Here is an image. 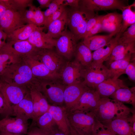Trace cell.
Masks as SVG:
<instances>
[{"mask_svg":"<svg viewBox=\"0 0 135 135\" xmlns=\"http://www.w3.org/2000/svg\"><path fill=\"white\" fill-rule=\"evenodd\" d=\"M38 26L33 24H28L14 30L8 36V40H28L32 32Z\"/></svg>","mask_w":135,"mask_h":135,"instance_id":"cell-30","label":"cell"},{"mask_svg":"<svg viewBox=\"0 0 135 135\" xmlns=\"http://www.w3.org/2000/svg\"><path fill=\"white\" fill-rule=\"evenodd\" d=\"M126 0H80V7L87 11H95L118 9L122 10L126 4Z\"/></svg>","mask_w":135,"mask_h":135,"instance_id":"cell-10","label":"cell"},{"mask_svg":"<svg viewBox=\"0 0 135 135\" xmlns=\"http://www.w3.org/2000/svg\"><path fill=\"white\" fill-rule=\"evenodd\" d=\"M77 40L70 31L66 30L56 39L57 52L63 58L70 60L74 55Z\"/></svg>","mask_w":135,"mask_h":135,"instance_id":"cell-14","label":"cell"},{"mask_svg":"<svg viewBox=\"0 0 135 135\" xmlns=\"http://www.w3.org/2000/svg\"><path fill=\"white\" fill-rule=\"evenodd\" d=\"M101 98L96 89L88 88L82 95L76 107L70 111L93 112L97 108Z\"/></svg>","mask_w":135,"mask_h":135,"instance_id":"cell-15","label":"cell"},{"mask_svg":"<svg viewBox=\"0 0 135 135\" xmlns=\"http://www.w3.org/2000/svg\"><path fill=\"white\" fill-rule=\"evenodd\" d=\"M91 135H116L106 126L97 120Z\"/></svg>","mask_w":135,"mask_h":135,"instance_id":"cell-36","label":"cell"},{"mask_svg":"<svg viewBox=\"0 0 135 135\" xmlns=\"http://www.w3.org/2000/svg\"><path fill=\"white\" fill-rule=\"evenodd\" d=\"M34 55L52 72L60 76V72L66 62L57 52L52 49L39 48Z\"/></svg>","mask_w":135,"mask_h":135,"instance_id":"cell-9","label":"cell"},{"mask_svg":"<svg viewBox=\"0 0 135 135\" xmlns=\"http://www.w3.org/2000/svg\"><path fill=\"white\" fill-rule=\"evenodd\" d=\"M10 116H15L27 121L30 119L32 120L33 106L30 91L18 104L12 108Z\"/></svg>","mask_w":135,"mask_h":135,"instance_id":"cell-19","label":"cell"},{"mask_svg":"<svg viewBox=\"0 0 135 135\" xmlns=\"http://www.w3.org/2000/svg\"><path fill=\"white\" fill-rule=\"evenodd\" d=\"M94 16V12L80 7L78 8H72L68 11L67 24L77 41L84 38L88 21Z\"/></svg>","mask_w":135,"mask_h":135,"instance_id":"cell-5","label":"cell"},{"mask_svg":"<svg viewBox=\"0 0 135 135\" xmlns=\"http://www.w3.org/2000/svg\"><path fill=\"white\" fill-rule=\"evenodd\" d=\"M82 77V82L87 87L95 89L100 84L112 77L109 69L103 63L92 62L88 66L83 68Z\"/></svg>","mask_w":135,"mask_h":135,"instance_id":"cell-6","label":"cell"},{"mask_svg":"<svg viewBox=\"0 0 135 135\" xmlns=\"http://www.w3.org/2000/svg\"><path fill=\"white\" fill-rule=\"evenodd\" d=\"M135 23L129 27L127 30L121 34L118 44H129L135 42Z\"/></svg>","mask_w":135,"mask_h":135,"instance_id":"cell-34","label":"cell"},{"mask_svg":"<svg viewBox=\"0 0 135 135\" xmlns=\"http://www.w3.org/2000/svg\"><path fill=\"white\" fill-rule=\"evenodd\" d=\"M27 40H8L0 50V52L22 57L35 54L38 49Z\"/></svg>","mask_w":135,"mask_h":135,"instance_id":"cell-11","label":"cell"},{"mask_svg":"<svg viewBox=\"0 0 135 135\" xmlns=\"http://www.w3.org/2000/svg\"><path fill=\"white\" fill-rule=\"evenodd\" d=\"M88 88L80 81L66 86L64 97L66 111H70L76 107L82 95Z\"/></svg>","mask_w":135,"mask_h":135,"instance_id":"cell-13","label":"cell"},{"mask_svg":"<svg viewBox=\"0 0 135 135\" xmlns=\"http://www.w3.org/2000/svg\"><path fill=\"white\" fill-rule=\"evenodd\" d=\"M125 74L127 75L130 80L134 82L135 81V61H130L126 69Z\"/></svg>","mask_w":135,"mask_h":135,"instance_id":"cell-43","label":"cell"},{"mask_svg":"<svg viewBox=\"0 0 135 135\" xmlns=\"http://www.w3.org/2000/svg\"><path fill=\"white\" fill-rule=\"evenodd\" d=\"M68 11L66 9L59 18L49 24L46 33L49 36L54 39L58 38L67 30Z\"/></svg>","mask_w":135,"mask_h":135,"instance_id":"cell-23","label":"cell"},{"mask_svg":"<svg viewBox=\"0 0 135 135\" xmlns=\"http://www.w3.org/2000/svg\"><path fill=\"white\" fill-rule=\"evenodd\" d=\"M135 2L132 4L127 5L124 7L122 10V25L119 32L120 34L125 31L127 28L135 23Z\"/></svg>","mask_w":135,"mask_h":135,"instance_id":"cell-32","label":"cell"},{"mask_svg":"<svg viewBox=\"0 0 135 135\" xmlns=\"http://www.w3.org/2000/svg\"><path fill=\"white\" fill-rule=\"evenodd\" d=\"M0 135H8L7 133L6 132H0Z\"/></svg>","mask_w":135,"mask_h":135,"instance_id":"cell-55","label":"cell"},{"mask_svg":"<svg viewBox=\"0 0 135 135\" xmlns=\"http://www.w3.org/2000/svg\"><path fill=\"white\" fill-rule=\"evenodd\" d=\"M70 124L81 135H91L97 120L92 112L67 111Z\"/></svg>","mask_w":135,"mask_h":135,"instance_id":"cell-4","label":"cell"},{"mask_svg":"<svg viewBox=\"0 0 135 135\" xmlns=\"http://www.w3.org/2000/svg\"><path fill=\"white\" fill-rule=\"evenodd\" d=\"M134 43H135V42L129 44L118 43L117 45L113 49L112 54L108 60L122 53L126 50Z\"/></svg>","mask_w":135,"mask_h":135,"instance_id":"cell-38","label":"cell"},{"mask_svg":"<svg viewBox=\"0 0 135 135\" xmlns=\"http://www.w3.org/2000/svg\"><path fill=\"white\" fill-rule=\"evenodd\" d=\"M0 81H1V80H0Z\"/></svg>","mask_w":135,"mask_h":135,"instance_id":"cell-56","label":"cell"},{"mask_svg":"<svg viewBox=\"0 0 135 135\" xmlns=\"http://www.w3.org/2000/svg\"><path fill=\"white\" fill-rule=\"evenodd\" d=\"M9 8L6 0H0V17Z\"/></svg>","mask_w":135,"mask_h":135,"instance_id":"cell-49","label":"cell"},{"mask_svg":"<svg viewBox=\"0 0 135 135\" xmlns=\"http://www.w3.org/2000/svg\"><path fill=\"white\" fill-rule=\"evenodd\" d=\"M25 11L9 8L0 16V28L7 36L14 30L27 24L24 18Z\"/></svg>","mask_w":135,"mask_h":135,"instance_id":"cell-8","label":"cell"},{"mask_svg":"<svg viewBox=\"0 0 135 135\" xmlns=\"http://www.w3.org/2000/svg\"><path fill=\"white\" fill-rule=\"evenodd\" d=\"M116 34L112 33L106 35H94L84 38L82 42L91 51H94L106 44Z\"/></svg>","mask_w":135,"mask_h":135,"instance_id":"cell-26","label":"cell"},{"mask_svg":"<svg viewBox=\"0 0 135 135\" xmlns=\"http://www.w3.org/2000/svg\"><path fill=\"white\" fill-rule=\"evenodd\" d=\"M4 105V101L3 96L0 92V114L2 112Z\"/></svg>","mask_w":135,"mask_h":135,"instance_id":"cell-53","label":"cell"},{"mask_svg":"<svg viewBox=\"0 0 135 135\" xmlns=\"http://www.w3.org/2000/svg\"><path fill=\"white\" fill-rule=\"evenodd\" d=\"M112 99L123 104L126 103L135 105V87L122 88L117 90L110 97Z\"/></svg>","mask_w":135,"mask_h":135,"instance_id":"cell-28","label":"cell"},{"mask_svg":"<svg viewBox=\"0 0 135 135\" xmlns=\"http://www.w3.org/2000/svg\"><path fill=\"white\" fill-rule=\"evenodd\" d=\"M48 111L52 115L58 129L66 135H70L69 123L65 107L50 104Z\"/></svg>","mask_w":135,"mask_h":135,"instance_id":"cell-20","label":"cell"},{"mask_svg":"<svg viewBox=\"0 0 135 135\" xmlns=\"http://www.w3.org/2000/svg\"><path fill=\"white\" fill-rule=\"evenodd\" d=\"M30 126H36L49 133L58 127L52 115L48 111L32 122Z\"/></svg>","mask_w":135,"mask_h":135,"instance_id":"cell-29","label":"cell"},{"mask_svg":"<svg viewBox=\"0 0 135 135\" xmlns=\"http://www.w3.org/2000/svg\"><path fill=\"white\" fill-rule=\"evenodd\" d=\"M79 0H64L63 5L65 6H69L73 8H78L80 7Z\"/></svg>","mask_w":135,"mask_h":135,"instance_id":"cell-46","label":"cell"},{"mask_svg":"<svg viewBox=\"0 0 135 135\" xmlns=\"http://www.w3.org/2000/svg\"><path fill=\"white\" fill-rule=\"evenodd\" d=\"M101 16V15H96L88 20L87 22L86 33L84 37L94 26Z\"/></svg>","mask_w":135,"mask_h":135,"instance_id":"cell-44","label":"cell"},{"mask_svg":"<svg viewBox=\"0 0 135 135\" xmlns=\"http://www.w3.org/2000/svg\"><path fill=\"white\" fill-rule=\"evenodd\" d=\"M22 58L29 66L34 76L38 79L41 80H54L60 78V76L52 72L34 54Z\"/></svg>","mask_w":135,"mask_h":135,"instance_id":"cell-12","label":"cell"},{"mask_svg":"<svg viewBox=\"0 0 135 135\" xmlns=\"http://www.w3.org/2000/svg\"><path fill=\"white\" fill-rule=\"evenodd\" d=\"M126 87L122 80L110 77L99 84L95 89L101 98H109L119 89Z\"/></svg>","mask_w":135,"mask_h":135,"instance_id":"cell-21","label":"cell"},{"mask_svg":"<svg viewBox=\"0 0 135 135\" xmlns=\"http://www.w3.org/2000/svg\"><path fill=\"white\" fill-rule=\"evenodd\" d=\"M128 121L135 132V114L134 112H132V114L127 118Z\"/></svg>","mask_w":135,"mask_h":135,"instance_id":"cell-48","label":"cell"},{"mask_svg":"<svg viewBox=\"0 0 135 135\" xmlns=\"http://www.w3.org/2000/svg\"><path fill=\"white\" fill-rule=\"evenodd\" d=\"M44 27L38 26L32 32L27 40L34 47L39 49H52L55 47L56 39L45 33Z\"/></svg>","mask_w":135,"mask_h":135,"instance_id":"cell-18","label":"cell"},{"mask_svg":"<svg viewBox=\"0 0 135 135\" xmlns=\"http://www.w3.org/2000/svg\"><path fill=\"white\" fill-rule=\"evenodd\" d=\"M64 0H52L48 8L43 12L46 20L52 14L56 11L60 6L62 5Z\"/></svg>","mask_w":135,"mask_h":135,"instance_id":"cell-37","label":"cell"},{"mask_svg":"<svg viewBox=\"0 0 135 135\" xmlns=\"http://www.w3.org/2000/svg\"><path fill=\"white\" fill-rule=\"evenodd\" d=\"M28 121L15 117H5L0 120V132L15 134H26Z\"/></svg>","mask_w":135,"mask_h":135,"instance_id":"cell-16","label":"cell"},{"mask_svg":"<svg viewBox=\"0 0 135 135\" xmlns=\"http://www.w3.org/2000/svg\"><path fill=\"white\" fill-rule=\"evenodd\" d=\"M1 80L11 85L39 90L41 80L34 76L27 63L21 59L7 68L0 76Z\"/></svg>","mask_w":135,"mask_h":135,"instance_id":"cell-1","label":"cell"},{"mask_svg":"<svg viewBox=\"0 0 135 135\" xmlns=\"http://www.w3.org/2000/svg\"><path fill=\"white\" fill-rule=\"evenodd\" d=\"M7 35L0 28V50L6 43Z\"/></svg>","mask_w":135,"mask_h":135,"instance_id":"cell-47","label":"cell"},{"mask_svg":"<svg viewBox=\"0 0 135 135\" xmlns=\"http://www.w3.org/2000/svg\"><path fill=\"white\" fill-rule=\"evenodd\" d=\"M50 135H66L63 132L59 129L58 127L50 132Z\"/></svg>","mask_w":135,"mask_h":135,"instance_id":"cell-51","label":"cell"},{"mask_svg":"<svg viewBox=\"0 0 135 135\" xmlns=\"http://www.w3.org/2000/svg\"><path fill=\"white\" fill-rule=\"evenodd\" d=\"M42 130L35 126H30L27 135H41Z\"/></svg>","mask_w":135,"mask_h":135,"instance_id":"cell-45","label":"cell"},{"mask_svg":"<svg viewBox=\"0 0 135 135\" xmlns=\"http://www.w3.org/2000/svg\"><path fill=\"white\" fill-rule=\"evenodd\" d=\"M104 16V15H101V17L96 24L85 36L84 38L94 35L102 31V22Z\"/></svg>","mask_w":135,"mask_h":135,"instance_id":"cell-42","label":"cell"},{"mask_svg":"<svg viewBox=\"0 0 135 135\" xmlns=\"http://www.w3.org/2000/svg\"><path fill=\"white\" fill-rule=\"evenodd\" d=\"M69 128L70 135H81L73 128L69 123Z\"/></svg>","mask_w":135,"mask_h":135,"instance_id":"cell-52","label":"cell"},{"mask_svg":"<svg viewBox=\"0 0 135 135\" xmlns=\"http://www.w3.org/2000/svg\"><path fill=\"white\" fill-rule=\"evenodd\" d=\"M7 133L8 135H24V134H15L8 133Z\"/></svg>","mask_w":135,"mask_h":135,"instance_id":"cell-54","label":"cell"},{"mask_svg":"<svg viewBox=\"0 0 135 135\" xmlns=\"http://www.w3.org/2000/svg\"><path fill=\"white\" fill-rule=\"evenodd\" d=\"M29 91L26 88L11 85L1 80L0 92L4 101L1 114L5 117L10 116L12 108L18 104Z\"/></svg>","mask_w":135,"mask_h":135,"instance_id":"cell-3","label":"cell"},{"mask_svg":"<svg viewBox=\"0 0 135 135\" xmlns=\"http://www.w3.org/2000/svg\"><path fill=\"white\" fill-rule=\"evenodd\" d=\"M40 8H48L52 0H37Z\"/></svg>","mask_w":135,"mask_h":135,"instance_id":"cell-50","label":"cell"},{"mask_svg":"<svg viewBox=\"0 0 135 135\" xmlns=\"http://www.w3.org/2000/svg\"><path fill=\"white\" fill-rule=\"evenodd\" d=\"M66 9L65 6L62 5L55 12L50 15L45 20L44 26L48 28L49 24L52 22L59 18Z\"/></svg>","mask_w":135,"mask_h":135,"instance_id":"cell-40","label":"cell"},{"mask_svg":"<svg viewBox=\"0 0 135 135\" xmlns=\"http://www.w3.org/2000/svg\"><path fill=\"white\" fill-rule=\"evenodd\" d=\"M56 80H41L40 90L51 105L64 106V95L66 86Z\"/></svg>","mask_w":135,"mask_h":135,"instance_id":"cell-7","label":"cell"},{"mask_svg":"<svg viewBox=\"0 0 135 135\" xmlns=\"http://www.w3.org/2000/svg\"><path fill=\"white\" fill-rule=\"evenodd\" d=\"M21 58L20 57L0 52V76L7 68Z\"/></svg>","mask_w":135,"mask_h":135,"instance_id":"cell-33","label":"cell"},{"mask_svg":"<svg viewBox=\"0 0 135 135\" xmlns=\"http://www.w3.org/2000/svg\"><path fill=\"white\" fill-rule=\"evenodd\" d=\"M132 54L122 59L113 61L109 64V69L112 77L118 78L121 75L125 74L126 69L131 61Z\"/></svg>","mask_w":135,"mask_h":135,"instance_id":"cell-31","label":"cell"},{"mask_svg":"<svg viewBox=\"0 0 135 135\" xmlns=\"http://www.w3.org/2000/svg\"><path fill=\"white\" fill-rule=\"evenodd\" d=\"M74 55L75 60L83 68L89 66L93 61L92 51L82 42L77 44Z\"/></svg>","mask_w":135,"mask_h":135,"instance_id":"cell-27","label":"cell"},{"mask_svg":"<svg viewBox=\"0 0 135 135\" xmlns=\"http://www.w3.org/2000/svg\"><path fill=\"white\" fill-rule=\"evenodd\" d=\"M34 22L35 24L38 26L44 25L45 18L44 12L39 7L36 6L34 10Z\"/></svg>","mask_w":135,"mask_h":135,"instance_id":"cell-39","label":"cell"},{"mask_svg":"<svg viewBox=\"0 0 135 135\" xmlns=\"http://www.w3.org/2000/svg\"><path fill=\"white\" fill-rule=\"evenodd\" d=\"M122 22V14L117 12L110 13L104 15L102 22V31L117 34L121 29Z\"/></svg>","mask_w":135,"mask_h":135,"instance_id":"cell-24","label":"cell"},{"mask_svg":"<svg viewBox=\"0 0 135 135\" xmlns=\"http://www.w3.org/2000/svg\"><path fill=\"white\" fill-rule=\"evenodd\" d=\"M127 118L116 119L104 125L108 127L116 135H135Z\"/></svg>","mask_w":135,"mask_h":135,"instance_id":"cell-25","label":"cell"},{"mask_svg":"<svg viewBox=\"0 0 135 135\" xmlns=\"http://www.w3.org/2000/svg\"><path fill=\"white\" fill-rule=\"evenodd\" d=\"M36 6L32 4L29 6V9L26 10L24 14V18L26 24L34 25V15Z\"/></svg>","mask_w":135,"mask_h":135,"instance_id":"cell-41","label":"cell"},{"mask_svg":"<svg viewBox=\"0 0 135 135\" xmlns=\"http://www.w3.org/2000/svg\"><path fill=\"white\" fill-rule=\"evenodd\" d=\"M97 120L104 124L113 120L127 118L132 111L124 104L109 98H101L92 112Z\"/></svg>","mask_w":135,"mask_h":135,"instance_id":"cell-2","label":"cell"},{"mask_svg":"<svg viewBox=\"0 0 135 135\" xmlns=\"http://www.w3.org/2000/svg\"><path fill=\"white\" fill-rule=\"evenodd\" d=\"M83 68L77 62L74 61L65 63L60 72L63 84L68 86L80 81Z\"/></svg>","mask_w":135,"mask_h":135,"instance_id":"cell-17","label":"cell"},{"mask_svg":"<svg viewBox=\"0 0 135 135\" xmlns=\"http://www.w3.org/2000/svg\"><path fill=\"white\" fill-rule=\"evenodd\" d=\"M121 34L117 33L115 37L112 38L106 44L92 53V62L103 63L110 57L112 50L118 43V40Z\"/></svg>","mask_w":135,"mask_h":135,"instance_id":"cell-22","label":"cell"},{"mask_svg":"<svg viewBox=\"0 0 135 135\" xmlns=\"http://www.w3.org/2000/svg\"><path fill=\"white\" fill-rule=\"evenodd\" d=\"M9 8L22 11H25L26 8L32 4V0H6Z\"/></svg>","mask_w":135,"mask_h":135,"instance_id":"cell-35","label":"cell"}]
</instances>
